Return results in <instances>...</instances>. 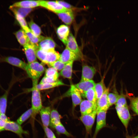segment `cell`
Listing matches in <instances>:
<instances>
[{"mask_svg": "<svg viewBox=\"0 0 138 138\" xmlns=\"http://www.w3.org/2000/svg\"><path fill=\"white\" fill-rule=\"evenodd\" d=\"M104 80L103 77L99 82L95 84L94 87L97 100L101 97L107 88Z\"/></svg>", "mask_w": 138, "mask_h": 138, "instance_id": "cell-26", "label": "cell"}, {"mask_svg": "<svg viewBox=\"0 0 138 138\" xmlns=\"http://www.w3.org/2000/svg\"><path fill=\"white\" fill-rule=\"evenodd\" d=\"M119 95L116 91L112 93H109L108 96V99L110 107L116 104L119 97Z\"/></svg>", "mask_w": 138, "mask_h": 138, "instance_id": "cell-35", "label": "cell"}, {"mask_svg": "<svg viewBox=\"0 0 138 138\" xmlns=\"http://www.w3.org/2000/svg\"><path fill=\"white\" fill-rule=\"evenodd\" d=\"M59 38L65 45H66L69 35L70 29L66 25H62L57 28L56 31Z\"/></svg>", "mask_w": 138, "mask_h": 138, "instance_id": "cell-16", "label": "cell"}, {"mask_svg": "<svg viewBox=\"0 0 138 138\" xmlns=\"http://www.w3.org/2000/svg\"><path fill=\"white\" fill-rule=\"evenodd\" d=\"M1 132V131L0 130V132Z\"/></svg>", "mask_w": 138, "mask_h": 138, "instance_id": "cell-49", "label": "cell"}, {"mask_svg": "<svg viewBox=\"0 0 138 138\" xmlns=\"http://www.w3.org/2000/svg\"><path fill=\"white\" fill-rule=\"evenodd\" d=\"M83 97L90 102L96 104L97 99L94 88L89 89L84 94Z\"/></svg>", "mask_w": 138, "mask_h": 138, "instance_id": "cell-29", "label": "cell"}, {"mask_svg": "<svg viewBox=\"0 0 138 138\" xmlns=\"http://www.w3.org/2000/svg\"><path fill=\"white\" fill-rule=\"evenodd\" d=\"M28 25L31 31L34 35L37 37L40 36L41 30L38 26L32 20H31L28 23Z\"/></svg>", "mask_w": 138, "mask_h": 138, "instance_id": "cell-34", "label": "cell"}, {"mask_svg": "<svg viewBox=\"0 0 138 138\" xmlns=\"http://www.w3.org/2000/svg\"><path fill=\"white\" fill-rule=\"evenodd\" d=\"M5 62L12 65L25 70L27 64L17 57L12 56H2L0 57V62Z\"/></svg>", "mask_w": 138, "mask_h": 138, "instance_id": "cell-9", "label": "cell"}, {"mask_svg": "<svg viewBox=\"0 0 138 138\" xmlns=\"http://www.w3.org/2000/svg\"><path fill=\"white\" fill-rule=\"evenodd\" d=\"M128 106L126 98V96L123 94V91L121 90L118 100L116 104V106L121 107Z\"/></svg>", "mask_w": 138, "mask_h": 138, "instance_id": "cell-38", "label": "cell"}, {"mask_svg": "<svg viewBox=\"0 0 138 138\" xmlns=\"http://www.w3.org/2000/svg\"><path fill=\"white\" fill-rule=\"evenodd\" d=\"M37 80L38 79L33 80V86L31 89V108L33 111V113L34 114L38 112L42 108L40 90L36 87V85L37 84Z\"/></svg>", "mask_w": 138, "mask_h": 138, "instance_id": "cell-2", "label": "cell"}, {"mask_svg": "<svg viewBox=\"0 0 138 138\" xmlns=\"http://www.w3.org/2000/svg\"><path fill=\"white\" fill-rule=\"evenodd\" d=\"M78 58L73 52L66 47L60 55L59 60L66 64L67 63L77 60Z\"/></svg>", "mask_w": 138, "mask_h": 138, "instance_id": "cell-18", "label": "cell"}, {"mask_svg": "<svg viewBox=\"0 0 138 138\" xmlns=\"http://www.w3.org/2000/svg\"><path fill=\"white\" fill-rule=\"evenodd\" d=\"M17 40L19 43L24 47L30 42L26 34L22 37Z\"/></svg>", "mask_w": 138, "mask_h": 138, "instance_id": "cell-43", "label": "cell"}, {"mask_svg": "<svg viewBox=\"0 0 138 138\" xmlns=\"http://www.w3.org/2000/svg\"><path fill=\"white\" fill-rule=\"evenodd\" d=\"M132 138H138V135Z\"/></svg>", "mask_w": 138, "mask_h": 138, "instance_id": "cell-47", "label": "cell"}, {"mask_svg": "<svg viewBox=\"0 0 138 138\" xmlns=\"http://www.w3.org/2000/svg\"><path fill=\"white\" fill-rule=\"evenodd\" d=\"M40 115L43 126L48 127L50 124V108L49 107L42 108L40 110Z\"/></svg>", "mask_w": 138, "mask_h": 138, "instance_id": "cell-21", "label": "cell"}, {"mask_svg": "<svg viewBox=\"0 0 138 138\" xmlns=\"http://www.w3.org/2000/svg\"><path fill=\"white\" fill-rule=\"evenodd\" d=\"M60 54L55 50L47 51L45 60L43 63L50 65L59 60Z\"/></svg>", "mask_w": 138, "mask_h": 138, "instance_id": "cell-22", "label": "cell"}, {"mask_svg": "<svg viewBox=\"0 0 138 138\" xmlns=\"http://www.w3.org/2000/svg\"><path fill=\"white\" fill-rule=\"evenodd\" d=\"M17 40H18L21 37L26 34L25 31L23 29H20L14 33Z\"/></svg>", "mask_w": 138, "mask_h": 138, "instance_id": "cell-46", "label": "cell"}, {"mask_svg": "<svg viewBox=\"0 0 138 138\" xmlns=\"http://www.w3.org/2000/svg\"><path fill=\"white\" fill-rule=\"evenodd\" d=\"M126 96L129 99L130 103V106L133 111L138 115V96H131L128 94Z\"/></svg>", "mask_w": 138, "mask_h": 138, "instance_id": "cell-31", "label": "cell"}, {"mask_svg": "<svg viewBox=\"0 0 138 138\" xmlns=\"http://www.w3.org/2000/svg\"><path fill=\"white\" fill-rule=\"evenodd\" d=\"M58 3L67 9L72 10L73 7L70 4L62 1H56Z\"/></svg>", "mask_w": 138, "mask_h": 138, "instance_id": "cell-45", "label": "cell"}, {"mask_svg": "<svg viewBox=\"0 0 138 138\" xmlns=\"http://www.w3.org/2000/svg\"><path fill=\"white\" fill-rule=\"evenodd\" d=\"M109 93V88H107L101 97L97 100L96 102L97 111L101 110L107 111L110 107L108 99Z\"/></svg>", "mask_w": 138, "mask_h": 138, "instance_id": "cell-11", "label": "cell"}, {"mask_svg": "<svg viewBox=\"0 0 138 138\" xmlns=\"http://www.w3.org/2000/svg\"><path fill=\"white\" fill-rule=\"evenodd\" d=\"M115 108L118 117L127 129L131 118L128 106L121 107L116 106Z\"/></svg>", "mask_w": 138, "mask_h": 138, "instance_id": "cell-4", "label": "cell"}, {"mask_svg": "<svg viewBox=\"0 0 138 138\" xmlns=\"http://www.w3.org/2000/svg\"><path fill=\"white\" fill-rule=\"evenodd\" d=\"M56 14L67 25H70L74 19V15L72 10L67 9L65 11Z\"/></svg>", "mask_w": 138, "mask_h": 138, "instance_id": "cell-19", "label": "cell"}, {"mask_svg": "<svg viewBox=\"0 0 138 138\" xmlns=\"http://www.w3.org/2000/svg\"><path fill=\"white\" fill-rule=\"evenodd\" d=\"M10 86L0 97V115L5 114L7 107V99Z\"/></svg>", "mask_w": 138, "mask_h": 138, "instance_id": "cell-23", "label": "cell"}, {"mask_svg": "<svg viewBox=\"0 0 138 138\" xmlns=\"http://www.w3.org/2000/svg\"><path fill=\"white\" fill-rule=\"evenodd\" d=\"M33 111L30 108L23 113L17 120L16 122L21 125L33 114Z\"/></svg>", "mask_w": 138, "mask_h": 138, "instance_id": "cell-32", "label": "cell"}, {"mask_svg": "<svg viewBox=\"0 0 138 138\" xmlns=\"http://www.w3.org/2000/svg\"><path fill=\"white\" fill-rule=\"evenodd\" d=\"M95 83L93 80L80 81L79 83L74 85L83 96L84 93L90 89L94 88Z\"/></svg>", "mask_w": 138, "mask_h": 138, "instance_id": "cell-17", "label": "cell"}, {"mask_svg": "<svg viewBox=\"0 0 138 138\" xmlns=\"http://www.w3.org/2000/svg\"><path fill=\"white\" fill-rule=\"evenodd\" d=\"M12 132L17 135L20 138H23V134H28V132L23 130L20 125L17 122L9 120L7 123L4 131Z\"/></svg>", "mask_w": 138, "mask_h": 138, "instance_id": "cell-6", "label": "cell"}, {"mask_svg": "<svg viewBox=\"0 0 138 138\" xmlns=\"http://www.w3.org/2000/svg\"><path fill=\"white\" fill-rule=\"evenodd\" d=\"M65 85L61 80L57 81L52 83H45L42 84H36V87L39 90L49 89L60 86Z\"/></svg>", "mask_w": 138, "mask_h": 138, "instance_id": "cell-28", "label": "cell"}, {"mask_svg": "<svg viewBox=\"0 0 138 138\" xmlns=\"http://www.w3.org/2000/svg\"><path fill=\"white\" fill-rule=\"evenodd\" d=\"M60 116L58 112L55 109L51 111L49 125L54 128V127L60 123Z\"/></svg>", "mask_w": 138, "mask_h": 138, "instance_id": "cell-27", "label": "cell"}, {"mask_svg": "<svg viewBox=\"0 0 138 138\" xmlns=\"http://www.w3.org/2000/svg\"><path fill=\"white\" fill-rule=\"evenodd\" d=\"M44 132L48 138H56L53 131L48 127L43 126Z\"/></svg>", "mask_w": 138, "mask_h": 138, "instance_id": "cell-42", "label": "cell"}, {"mask_svg": "<svg viewBox=\"0 0 138 138\" xmlns=\"http://www.w3.org/2000/svg\"><path fill=\"white\" fill-rule=\"evenodd\" d=\"M9 9L14 15H18L24 18L32 10V8L9 6Z\"/></svg>", "mask_w": 138, "mask_h": 138, "instance_id": "cell-25", "label": "cell"}, {"mask_svg": "<svg viewBox=\"0 0 138 138\" xmlns=\"http://www.w3.org/2000/svg\"><path fill=\"white\" fill-rule=\"evenodd\" d=\"M44 76L57 81L59 74L57 71L53 68L49 67L46 70Z\"/></svg>", "mask_w": 138, "mask_h": 138, "instance_id": "cell-33", "label": "cell"}, {"mask_svg": "<svg viewBox=\"0 0 138 138\" xmlns=\"http://www.w3.org/2000/svg\"><path fill=\"white\" fill-rule=\"evenodd\" d=\"M38 48L45 51L55 50L56 44L53 40L49 37H44L38 43Z\"/></svg>", "mask_w": 138, "mask_h": 138, "instance_id": "cell-14", "label": "cell"}, {"mask_svg": "<svg viewBox=\"0 0 138 138\" xmlns=\"http://www.w3.org/2000/svg\"><path fill=\"white\" fill-rule=\"evenodd\" d=\"M66 64L59 60L49 65L57 71H61L64 68Z\"/></svg>", "mask_w": 138, "mask_h": 138, "instance_id": "cell-40", "label": "cell"}, {"mask_svg": "<svg viewBox=\"0 0 138 138\" xmlns=\"http://www.w3.org/2000/svg\"><path fill=\"white\" fill-rule=\"evenodd\" d=\"M73 62V61H72L65 64L60 73L62 76L70 79L72 78Z\"/></svg>", "mask_w": 138, "mask_h": 138, "instance_id": "cell-24", "label": "cell"}, {"mask_svg": "<svg viewBox=\"0 0 138 138\" xmlns=\"http://www.w3.org/2000/svg\"><path fill=\"white\" fill-rule=\"evenodd\" d=\"M66 46V47L74 53L78 58H83L82 53L79 48L75 38L71 33L69 34Z\"/></svg>", "mask_w": 138, "mask_h": 138, "instance_id": "cell-8", "label": "cell"}, {"mask_svg": "<svg viewBox=\"0 0 138 138\" xmlns=\"http://www.w3.org/2000/svg\"><path fill=\"white\" fill-rule=\"evenodd\" d=\"M30 42L33 44L37 46L38 43L44 37L42 36L37 37L34 35L30 30L25 32Z\"/></svg>", "mask_w": 138, "mask_h": 138, "instance_id": "cell-30", "label": "cell"}, {"mask_svg": "<svg viewBox=\"0 0 138 138\" xmlns=\"http://www.w3.org/2000/svg\"><path fill=\"white\" fill-rule=\"evenodd\" d=\"M97 110L88 114L81 115L80 117L81 121L85 126L87 134H90L97 114Z\"/></svg>", "mask_w": 138, "mask_h": 138, "instance_id": "cell-3", "label": "cell"}, {"mask_svg": "<svg viewBox=\"0 0 138 138\" xmlns=\"http://www.w3.org/2000/svg\"><path fill=\"white\" fill-rule=\"evenodd\" d=\"M57 81H56L53 79L44 76L42 78L39 84H42L45 83H52Z\"/></svg>", "mask_w": 138, "mask_h": 138, "instance_id": "cell-44", "label": "cell"}, {"mask_svg": "<svg viewBox=\"0 0 138 138\" xmlns=\"http://www.w3.org/2000/svg\"><path fill=\"white\" fill-rule=\"evenodd\" d=\"M47 52V51H45L38 48L36 50L37 57L43 63L45 60Z\"/></svg>", "mask_w": 138, "mask_h": 138, "instance_id": "cell-41", "label": "cell"}, {"mask_svg": "<svg viewBox=\"0 0 138 138\" xmlns=\"http://www.w3.org/2000/svg\"><path fill=\"white\" fill-rule=\"evenodd\" d=\"M70 92L73 104V111L75 107L80 105L82 101L81 94L74 85H71Z\"/></svg>", "mask_w": 138, "mask_h": 138, "instance_id": "cell-13", "label": "cell"}, {"mask_svg": "<svg viewBox=\"0 0 138 138\" xmlns=\"http://www.w3.org/2000/svg\"><path fill=\"white\" fill-rule=\"evenodd\" d=\"M40 6L44 7L56 14L65 11L67 9L56 1L40 0Z\"/></svg>", "mask_w": 138, "mask_h": 138, "instance_id": "cell-5", "label": "cell"}, {"mask_svg": "<svg viewBox=\"0 0 138 138\" xmlns=\"http://www.w3.org/2000/svg\"><path fill=\"white\" fill-rule=\"evenodd\" d=\"M96 124L93 138H96L99 131L107 125L106 115L107 111H97Z\"/></svg>", "mask_w": 138, "mask_h": 138, "instance_id": "cell-7", "label": "cell"}, {"mask_svg": "<svg viewBox=\"0 0 138 138\" xmlns=\"http://www.w3.org/2000/svg\"><path fill=\"white\" fill-rule=\"evenodd\" d=\"M24 47L28 64L36 61V50L38 47L30 42Z\"/></svg>", "mask_w": 138, "mask_h": 138, "instance_id": "cell-10", "label": "cell"}, {"mask_svg": "<svg viewBox=\"0 0 138 138\" xmlns=\"http://www.w3.org/2000/svg\"><path fill=\"white\" fill-rule=\"evenodd\" d=\"M0 87H1V85H0Z\"/></svg>", "mask_w": 138, "mask_h": 138, "instance_id": "cell-48", "label": "cell"}, {"mask_svg": "<svg viewBox=\"0 0 138 138\" xmlns=\"http://www.w3.org/2000/svg\"><path fill=\"white\" fill-rule=\"evenodd\" d=\"M54 128L56 130L58 134H63L68 137L72 136V135L67 131L61 123L55 126Z\"/></svg>", "mask_w": 138, "mask_h": 138, "instance_id": "cell-37", "label": "cell"}, {"mask_svg": "<svg viewBox=\"0 0 138 138\" xmlns=\"http://www.w3.org/2000/svg\"><path fill=\"white\" fill-rule=\"evenodd\" d=\"M96 71V69L94 67L87 65H83L80 81L92 80Z\"/></svg>", "mask_w": 138, "mask_h": 138, "instance_id": "cell-12", "label": "cell"}, {"mask_svg": "<svg viewBox=\"0 0 138 138\" xmlns=\"http://www.w3.org/2000/svg\"><path fill=\"white\" fill-rule=\"evenodd\" d=\"M45 70L43 66L36 61L27 64L25 71L28 76L33 80L38 79Z\"/></svg>", "mask_w": 138, "mask_h": 138, "instance_id": "cell-1", "label": "cell"}, {"mask_svg": "<svg viewBox=\"0 0 138 138\" xmlns=\"http://www.w3.org/2000/svg\"><path fill=\"white\" fill-rule=\"evenodd\" d=\"M80 108L81 115L88 114L97 110L96 104L84 100L80 104Z\"/></svg>", "mask_w": 138, "mask_h": 138, "instance_id": "cell-15", "label": "cell"}, {"mask_svg": "<svg viewBox=\"0 0 138 138\" xmlns=\"http://www.w3.org/2000/svg\"><path fill=\"white\" fill-rule=\"evenodd\" d=\"M15 18L25 32L30 30L24 18L18 15H15Z\"/></svg>", "mask_w": 138, "mask_h": 138, "instance_id": "cell-36", "label": "cell"}, {"mask_svg": "<svg viewBox=\"0 0 138 138\" xmlns=\"http://www.w3.org/2000/svg\"><path fill=\"white\" fill-rule=\"evenodd\" d=\"M40 0L22 1L15 2L10 6L32 8L40 6Z\"/></svg>", "mask_w": 138, "mask_h": 138, "instance_id": "cell-20", "label": "cell"}, {"mask_svg": "<svg viewBox=\"0 0 138 138\" xmlns=\"http://www.w3.org/2000/svg\"><path fill=\"white\" fill-rule=\"evenodd\" d=\"M9 120L5 114L0 115V130L1 132L4 131L7 123Z\"/></svg>", "mask_w": 138, "mask_h": 138, "instance_id": "cell-39", "label": "cell"}]
</instances>
